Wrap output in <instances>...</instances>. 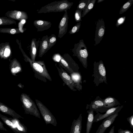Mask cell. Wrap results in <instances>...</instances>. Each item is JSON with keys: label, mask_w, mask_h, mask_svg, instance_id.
<instances>
[{"label": "cell", "mask_w": 133, "mask_h": 133, "mask_svg": "<svg viewBox=\"0 0 133 133\" xmlns=\"http://www.w3.org/2000/svg\"><path fill=\"white\" fill-rule=\"evenodd\" d=\"M123 106L118 105L108 109L104 114H101L98 112L94 116L93 122H97L117 113H118L123 108Z\"/></svg>", "instance_id": "obj_9"}, {"label": "cell", "mask_w": 133, "mask_h": 133, "mask_svg": "<svg viewBox=\"0 0 133 133\" xmlns=\"http://www.w3.org/2000/svg\"><path fill=\"white\" fill-rule=\"evenodd\" d=\"M71 50L73 53V56L77 57L83 66L87 69L88 53L83 40L81 39L78 43L75 44L74 48Z\"/></svg>", "instance_id": "obj_2"}, {"label": "cell", "mask_w": 133, "mask_h": 133, "mask_svg": "<svg viewBox=\"0 0 133 133\" xmlns=\"http://www.w3.org/2000/svg\"><path fill=\"white\" fill-rule=\"evenodd\" d=\"M92 76L94 77L93 82L96 86L103 83L107 84L106 70L102 61L100 60L98 62H94Z\"/></svg>", "instance_id": "obj_3"}, {"label": "cell", "mask_w": 133, "mask_h": 133, "mask_svg": "<svg viewBox=\"0 0 133 133\" xmlns=\"http://www.w3.org/2000/svg\"><path fill=\"white\" fill-rule=\"evenodd\" d=\"M0 130H3L5 131H8L7 130L4 128L3 124V123L0 121Z\"/></svg>", "instance_id": "obj_36"}, {"label": "cell", "mask_w": 133, "mask_h": 133, "mask_svg": "<svg viewBox=\"0 0 133 133\" xmlns=\"http://www.w3.org/2000/svg\"><path fill=\"white\" fill-rule=\"evenodd\" d=\"M26 61L29 63L30 66L35 73L50 81H52L51 77L48 72L43 61H32L28 57L26 56Z\"/></svg>", "instance_id": "obj_5"}, {"label": "cell", "mask_w": 133, "mask_h": 133, "mask_svg": "<svg viewBox=\"0 0 133 133\" xmlns=\"http://www.w3.org/2000/svg\"><path fill=\"white\" fill-rule=\"evenodd\" d=\"M10 69L11 73L14 76L22 71L21 65L19 62L15 60L13 61L10 64Z\"/></svg>", "instance_id": "obj_20"}, {"label": "cell", "mask_w": 133, "mask_h": 133, "mask_svg": "<svg viewBox=\"0 0 133 133\" xmlns=\"http://www.w3.org/2000/svg\"><path fill=\"white\" fill-rule=\"evenodd\" d=\"M58 71L59 75L65 83L72 90L76 91L73 82L70 76L67 72L60 65L59 68L56 65Z\"/></svg>", "instance_id": "obj_8"}, {"label": "cell", "mask_w": 133, "mask_h": 133, "mask_svg": "<svg viewBox=\"0 0 133 133\" xmlns=\"http://www.w3.org/2000/svg\"><path fill=\"white\" fill-rule=\"evenodd\" d=\"M82 114H81L77 119L72 122L70 133H81L82 129Z\"/></svg>", "instance_id": "obj_15"}, {"label": "cell", "mask_w": 133, "mask_h": 133, "mask_svg": "<svg viewBox=\"0 0 133 133\" xmlns=\"http://www.w3.org/2000/svg\"><path fill=\"white\" fill-rule=\"evenodd\" d=\"M89 110L95 111L96 112H106L109 109L105 107L103 100L99 96H97L96 98L91 102L89 105Z\"/></svg>", "instance_id": "obj_10"}, {"label": "cell", "mask_w": 133, "mask_h": 133, "mask_svg": "<svg viewBox=\"0 0 133 133\" xmlns=\"http://www.w3.org/2000/svg\"><path fill=\"white\" fill-rule=\"evenodd\" d=\"M81 22L77 23L69 31L68 33L70 34H72L78 32L80 28Z\"/></svg>", "instance_id": "obj_29"}, {"label": "cell", "mask_w": 133, "mask_h": 133, "mask_svg": "<svg viewBox=\"0 0 133 133\" xmlns=\"http://www.w3.org/2000/svg\"><path fill=\"white\" fill-rule=\"evenodd\" d=\"M15 124L16 128L17 133H26L27 132L26 127L21 123L17 119L10 118Z\"/></svg>", "instance_id": "obj_21"}, {"label": "cell", "mask_w": 133, "mask_h": 133, "mask_svg": "<svg viewBox=\"0 0 133 133\" xmlns=\"http://www.w3.org/2000/svg\"><path fill=\"white\" fill-rule=\"evenodd\" d=\"M48 35L43 36L40 42L38 56L41 57L48 51Z\"/></svg>", "instance_id": "obj_16"}, {"label": "cell", "mask_w": 133, "mask_h": 133, "mask_svg": "<svg viewBox=\"0 0 133 133\" xmlns=\"http://www.w3.org/2000/svg\"><path fill=\"white\" fill-rule=\"evenodd\" d=\"M118 133H133L130 131L128 130H124L120 128L118 130Z\"/></svg>", "instance_id": "obj_34"}, {"label": "cell", "mask_w": 133, "mask_h": 133, "mask_svg": "<svg viewBox=\"0 0 133 133\" xmlns=\"http://www.w3.org/2000/svg\"><path fill=\"white\" fill-rule=\"evenodd\" d=\"M114 126H113L108 133H114Z\"/></svg>", "instance_id": "obj_38"}, {"label": "cell", "mask_w": 133, "mask_h": 133, "mask_svg": "<svg viewBox=\"0 0 133 133\" xmlns=\"http://www.w3.org/2000/svg\"><path fill=\"white\" fill-rule=\"evenodd\" d=\"M0 118L4 123L8 127L10 128L15 133H17L16 126L11 119L9 118L0 114Z\"/></svg>", "instance_id": "obj_23"}, {"label": "cell", "mask_w": 133, "mask_h": 133, "mask_svg": "<svg viewBox=\"0 0 133 133\" xmlns=\"http://www.w3.org/2000/svg\"><path fill=\"white\" fill-rule=\"evenodd\" d=\"M2 20L0 18V25H1L2 23Z\"/></svg>", "instance_id": "obj_42"}, {"label": "cell", "mask_w": 133, "mask_h": 133, "mask_svg": "<svg viewBox=\"0 0 133 133\" xmlns=\"http://www.w3.org/2000/svg\"><path fill=\"white\" fill-rule=\"evenodd\" d=\"M104 0H98L97 1V3H100L101 2H102V1H104Z\"/></svg>", "instance_id": "obj_41"}, {"label": "cell", "mask_w": 133, "mask_h": 133, "mask_svg": "<svg viewBox=\"0 0 133 133\" xmlns=\"http://www.w3.org/2000/svg\"><path fill=\"white\" fill-rule=\"evenodd\" d=\"M88 113L86 125V133H90L92 127L94 119V111L89 110L87 111Z\"/></svg>", "instance_id": "obj_22"}, {"label": "cell", "mask_w": 133, "mask_h": 133, "mask_svg": "<svg viewBox=\"0 0 133 133\" xmlns=\"http://www.w3.org/2000/svg\"><path fill=\"white\" fill-rule=\"evenodd\" d=\"M25 21L24 19H23L21 21V23L22 24H24L25 23Z\"/></svg>", "instance_id": "obj_40"}, {"label": "cell", "mask_w": 133, "mask_h": 133, "mask_svg": "<svg viewBox=\"0 0 133 133\" xmlns=\"http://www.w3.org/2000/svg\"><path fill=\"white\" fill-rule=\"evenodd\" d=\"M127 120L129 123L130 127L133 129V115L127 118Z\"/></svg>", "instance_id": "obj_32"}, {"label": "cell", "mask_w": 133, "mask_h": 133, "mask_svg": "<svg viewBox=\"0 0 133 133\" xmlns=\"http://www.w3.org/2000/svg\"><path fill=\"white\" fill-rule=\"evenodd\" d=\"M39 41H37L36 39L33 38L32 39L30 51L31 59L32 61H35L37 54V49L39 43Z\"/></svg>", "instance_id": "obj_19"}, {"label": "cell", "mask_w": 133, "mask_h": 133, "mask_svg": "<svg viewBox=\"0 0 133 133\" xmlns=\"http://www.w3.org/2000/svg\"><path fill=\"white\" fill-rule=\"evenodd\" d=\"M89 0H81L79 2V3L77 7V9L83 10L86 7Z\"/></svg>", "instance_id": "obj_28"}, {"label": "cell", "mask_w": 133, "mask_h": 133, "mask_svg": "<svg viewBox=\"0 0 133 133\" xmlns=\"http://www.w3.org/2000/svg\"><path fill=\"white\" fill-rule=\"evenodd\" d=\"M35 101L46 125L50 124L55 127H56L57 122L53 115L40 101L37 99H35Z\"/></svg>", "instance_id": "obj_6"}, {"label": "cell", "mask_w": 133, "mask_h": 133, "mask_svg": "<svg viewBox=\"0 0 133 133\" xmlns=\"http://www.w3.org/2000/svg\"><path fill=\"white\" fill-rule=\"evenodd\" d=\"M96 30L94 40L96 46L102 40L104 34L105 26L104 21L103 18L99 19L96 22Z\"/></svg>", "instance_id": "obj_7"}, {"label": "cell", "mask_w": 133, "mask_h": 133, "mask_svg": "<svg viewBox=\"0 0 133 133\" xmlns=\"http://www.w3.org/2000/svg\"><path fill=\"white\" fill-rule=\"evenodd\" d=\"M126 18L125 16L119 18L117 20L116 24V26L118 27L121 25L123 23Z\"/></svg>", "instance_id": "obj_31"}, {"label": "cell", "mask_w": 133, "mask_h": 133, "mask_svg": "<svg viewBox=\"0 0 133 133\" xmlns=\"http://www.w3.org/2000/svg\"><path fill=\"white\" fill-rule=\"evenodd\" d=\"M33 24L37 28V31H43L48 30L52 25L50 22L43 20H35L34 21Z\"/></svg>", "instance_id": "obj_14"}, {"label": "cell", "mask_w": 133, "mask_h": 133, "mask_svg": "<svg viewBox=\"0 0 133 133\" xmlns=\"http://www.w3.org/2000/svg\"><path fill=\"white\" fill-rule=\"evenodd\" d=\"M0 111L6 114L9 115L13 118L24 119V118L17 114L14 110L0 102Z\"/></svg>", "instance_id": "obj_13"}, {"label": "cell", "mask_w": 133, "mask_h": 133, "mask_svg": "<svg viewBox=\"0 0 133 133\" xmlns=\"http://www.w3.org/2000/svg\"><path fill=\"white\" fill-rule=\"evenodd\" d=\"M133 3V0H129L125 3L120 9L119 14H121L126 12L131 6Z\"/></svg>", "instance_id": "obj_26"}, {"label": "cell", "mask_w": 133, "mask_h": 133, "mask_svg": "<svg viewBox=\"0 0 133 133\" xmlns=\"http://www.w3.org/2000/svg\"><path fill=\"white\" fill-rule=\"evenodd\" d=\"M103 100L105 107L108 109L117 105H120V103L117 100L111 96H109Z\"/></svg>", "instance_id": "obj_18"}, {"label": "cell", "mask_w": 133, "mask_h": 133, "mask_svg": "<svg viewBox=\"0 0 133 133\" xmlns=\"http://www.w3.org/2000/svg\"><path fill=\"white\" fill-rule=\"evenodd\" d=\"M96 1V0H89L86 7L83 10L82 17H84L93 8Z\"/></svg>", "instance_id": "obj_25"}, {"label": "cell", "mask_w": 133, "mask_h": 133, "mask_svg": "<svg viewBox=\"0 0 133 133\" xmlns=\"http://www.w3.org/2000/svg\"><path fill=\"white\" fill-rule=\"evenodd\" d=\"M70 75L75 88L79 91L82 90V78L80 74L77 72H74L70 74Z\"/></svg>", "instance_id": "obj_17"}, {"label": "cell", "mask_w": 133, "mask_h": 133, "mask_svg": "<svg viewBox=\"0 0 133 133\" xmlns=\"http://www.w3.org/2000/svg\"><path fill=\"white\" fill-rule=\"evenodd\" d=\"M82 10L77 9L76 10L74 15L75 21L77 22H79L82 21Z\"/></svg>", "instance_id": "obj_30"}, {"label": "cell", "mask_w": 133, "mask_h": 133, "mask_svg": "<svg viewBox=\"0 0 133 133\" xmlns=\"http://www.w3.org/2000/svg\"><path fill=\"white\" fill-rule=\"evenodd\" d=\"M61 56L59 54H55L53 57V59L55 62H59L60 60Z\"/></svg>", "instance_id": "obj_33"}, {"label": "cell", "mask_w": 133, "mask_h": 133, "mask_svg": "<svg viewBox=\"0 0 133 133\" xmlns=\"http://www.w3.org/2000/svg\"><path fill=\"white\" fill-rule=\"evenodd\" d=\"M48 50H49L56 44L57 41L56 37L54 34H52L48 37Z\"/></svg>", "instance_id": "obj_27"}, {"label": "cell", "mask_w": 133, "mask_h": 133, "mask_svg": "<svg viewBox=\"0 0 133 133\" xmlns=\"http://www.w3.org/2000/svg\"><path fill=\"white\" fill-rule=\"evenodd\" d=\"M20 100L25 114L32 115L36 117L41 118L40 113L36 104L27 95L22 93L21 95Z\"/></svg>", "instance_id": "obj_4"}, {"label": "cell", "mask_w": 133, "mask_h": 133, "mask_svg": "<svg viewBox=\"0 0 133 133\" xmlns=\"http://www.w3.org/2000/svg\"><path fill=\"white\" fill-rule=\"evenodd\" d=\"M10 54V50L9 49L7 48L5 49L4 54V56L6 57L9 56Z\"/></svg>", "instance_id": "obj_35"}, {"label": "cell", "mask_w": 133, "mask_h": 133, "mask_svg": "<svg viewBox=\"0 0 133 133\" xmlns=\"http://www.w3.org/2000/svg\"><path fill=\"white\" fill-rule=\"evenodd\" d=\"M22 15V12L20 11H18L17 13V14L16 16L17 19H19L21 17Z\"/></svg>", "instance_id": "obj_37"}, {"label": "cell", "mask_w": 133, "mask_h": 133, "mask_svg": "<svg viewBox=\"0 0 133 133\" xmlns=\"http://www.w3.org/2000/svg\"><path fill=\"white\" fill-rule=\"evenodd\" d=\"M118 115V113H117L105 118L95 133H104L107 128L114 123Z\"/></svg>", "instance_id": "obj_11"}, {"label": "cell", "mask_w": 133, "mask_h": 133, "mask_svg": "<svg viewBox=\"0 0 133 133\" xmlns=\"http://www.w3.org/2000/svg\"><path fill=\"white\" fill-rule=\"evenodd\" d=\"M16 32V30L14 29H12L10 31V33L12 34H14Z\"/></svg>", "instance_id": "obj_39"}, {"label": "cell", "mask_w": 133, "mask_h": 133, "mask_svg": "<svg viewBox=\"0 0 133 133\" xmlns=\"http://www.w3.org/2000/svg\"><path fill=\"white\" fill-rule=\"evenodd\" d=\"M64 13L58 25L59 32L58 37L61 38L66 33L68 30L69 17L67 10Z\"/></svg>", "instance_id": "obj_12"}, {"label": "cell", "mask_w": 133, "mask_h": 133, "mask_svg": "<svg viewBox=\"0 0 133 133\" xmlns=\"http://www.w3.org/2000/svg\"><path fill=\"white\" fill-rule=\"evenodd\" d=\"M59 65L70 74L74 71L70 66L68 63L62 56H61L60 60L58 62Z\"/></svg>", "instance_id": "obj_24"}, {"label": "cell", "mask_w": 133, "mask_h": 133, "mask_svg": "<svg viewBox=\"0 0 133 133\" xmlns=\"http://www.w3.org/2000/svg\"><path fill=\"white\" fill-rule=\"evenodd\" d=\"M73 4L67 0L55 1L42 7L37 12L39 14L63 12L70 9Z\"/></svg>", "instance_id": "obj_1"}]
</instances>
